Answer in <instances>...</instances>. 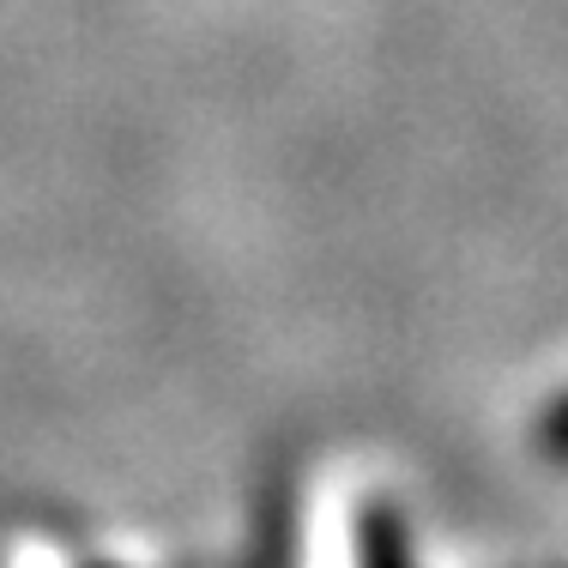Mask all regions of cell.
Returning a JSON list of instances; mask_svg holds the SVG:
<instances>
[{
  "label": "cell",
  "mask_w": 568,
  "mask_h": 568,
  "mask_svg": "<svg viewBox=\"0 0 568 568\" xmlns=\"http://www.w3.org/2000/svg\"><path fill=\"white\" fill-rule=\"evenodd\" d=\"M363 568H405V545H399V532L375 514L369 520V532H363Z\"/></svg>",
  "instance_id": "cell-1"
}]
</instances>
